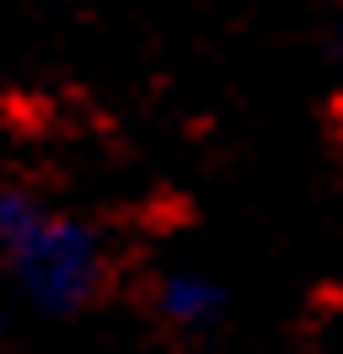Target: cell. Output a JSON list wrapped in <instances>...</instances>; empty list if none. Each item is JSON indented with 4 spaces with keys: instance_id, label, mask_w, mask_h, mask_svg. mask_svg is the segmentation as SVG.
Here are the masks:
<instances>
[{
    "instance_id": "7a4b0ae2",
    "label": "cell",
    "mask_w": 343,
    "mask_h": 354,
    "mask_svg": "<svg viewBox=\"0 0 343 354\" xmlns=\"http://www.w3.org/2000/svg\"><path fill=\"white\" fill-rule=\"evenodd\" d=\"M150 306L156 317L177 333H204L214 328L220 317H225V285L204 274V268H167V274H156V290H150Z\"/></svg>"
},
{
    "instance_id": "3957f363",
    "label": "cell",
    "mask_w": 343,
    "mask_h": 354,
    "mask_svg": "<svg viewBox=\"0 0 343 354\" xmlns=\"http://www.w3.org/2000/svg\"><path fill=\"white\" fill-rule=\"evenodd\" d=\"M338 59H343V27H338Z\"/></svg>"
},
{
    "instance_id": "6da1fadb",
    "label": "cell",
    "mask_w": 343,
    "mask_h": 354,
    "mask_svg": "<svg viewBox=\"0 0 343 354\" xmlns=\"http://www.w3.org/2000/svg\"><path fill=\"white\" fill-rule=\"evenodd\" d=\"M0 274L43 317H75L107 285L97 225L33 188H0Z\"/></svg>"
}]
</instances>
